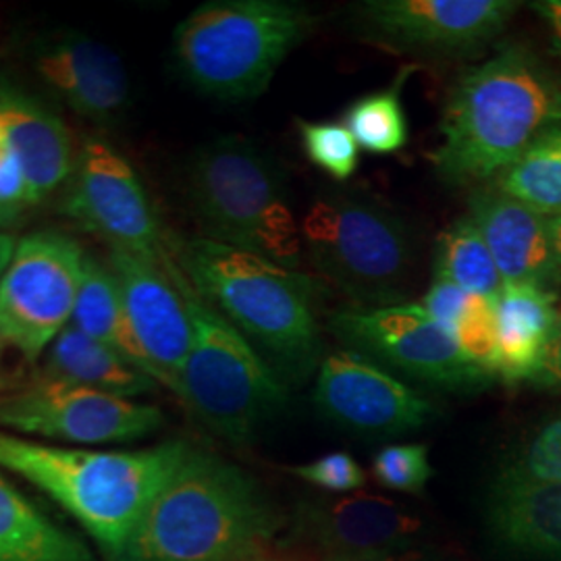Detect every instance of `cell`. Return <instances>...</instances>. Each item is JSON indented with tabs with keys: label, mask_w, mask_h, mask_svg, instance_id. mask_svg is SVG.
<instances>
[{
	"label": "cell",
	"mask_w": 561,
	"mask_h": 561,
	"mask_svg": "<svg viewBox=\"0 0 561 561\" xmlns=\"http://www.w3.org/2000/svg\"><path fill=\"white\" fill-rule=\"evenodd\" d=\"M2 350H4V343L0 340V393L7 391V389H4V373H2Z\"/></svg>",
	"instance_id": "f35d334b"
},
{
	"label": "cell",
	"mask_w": 561,
	"mask_h": 561,
	"mask_svg": "<svg viewBox=\"0 0 561 561\" xmlns=\"http://www.w3.org/2000/svg\"><path fill=\"white\" fill-rule=\"evenodd\" d=\"M185 198L202 238L298 266L304 243L287 171L256 141L221 136L201 146L187 161Z\"/></svg>",
	"instance_id": "5b68a950"
},
{
	"label": "cell",
	"mask_w": 561,
	"mask_h": 561,
	"mask_svg": "<svg viewBox=\"0 0 561 561\" xmlns=\"http://www.w3.org/2000/svg\"><path fill=\"white\" fill-rule=\"evenodd\" d=\"M491 522L507 545L561 558V482L503 472L491 495Z\"/></svg>",
	"instance_id": "44dd1931"
},
{
	"label": "cell",
	"mask_w": 561,
	"mask_h": 561,
	"mask_svg": "<svg viewBox=\"0 0 561 561\" xmlns=\"http://www.w3.org/2000/svg\"><path fill=\"white\" fill-rule=\"evenodd\" d=\"M426 551L421 547H400L387 551H370V553H356V556H335L324 558V561H424Z\"/></svg>",
	"instance_id": "e575fe53"
},
{
	"label": "cell",
	"mask_w": 561,
	"mask_h": 561,
	"mask_svg": "<svg viewBox=\"0 0 561 561\" xmlns=\"http://www.w3.org/2000/svg\"><path fill=\"white\" fill-rule=\"evenodd\" d=\"M275 528L256 482L192 447L113 561H252Z\"/></svg>",
	"instance_id": "3957f363"
},
{
	"label": "cell",
	"mask_w": 561,
	"mask_h": 561,
	"mask_svg": "<svg viewBox=\"0 0 561 561\" xmlns=\"http://www.w3.org/2000/svg\"><path fill=\"white\" fill-rule=\"evenodd\" d=\"M162 422L157 405L38 377L0 393V428L36 442L76 447L140 442L154 435Z\"/></svg>",
	"instance_id": "30bf717a"
},
{
	"label": "cell",
	"mask_w": 561,
	"mask_h": 561,
	"mask_svg": "<svg viewBox=\"0 0 561 561\" xmlns=\"http://www.w3.org/2000/svg\"><path fill=\"white\" fill-rule=\"evenodd\" d=\"M140 343L148 377L175 393L192 347V321L181 291L178 262H157L123 250L106 259Z\"/></svg>",
	"instance_id": "5bb4252c"
},
{
	"label": "cell",
	"mask_w": 561,
	"mask_h": 561,
	"mask_svg": "<svg viewBox=\"0 0 561 561\" xmlns=\"http://www.w3.org/2000/svg\"><path fill=\"white\" fill-rule=\"evenodd\" d=\"M30 60L46 90L81 119L113 127L123 117L129 73L104 42L60 30L34 42Z\"/></svg>",
	"instance_id": "2e32d148"
},
{
	"label": "cell",
	"mask_w": 561,
	"mask_h": 561,
	"mask_svg": "<svg viewBox=\"0 0 561 561\" xmlns=\"http://www.w3.org/2000/svg\"><path fill=\"white\" fill-rule=\"evenodd\" d=\"M304 482H310L329 493H352L366 484V472L354 456L331 451L317 460L287 468Z\"/></svg>",
	"instance_id": "4dcf8cb0"
},
{
	"label": "cell",
	"mask_w": 561,
	"mask_h": 561,
	"mask_svg": "<svg viewBox=\"0 0 561 561\" xmlns=\"http://www.w3.org/2000/svg\"><path fill=\"white\" fill-rule=\"evenodd\" d=\"M180 266L192 287L259 350L283 381H306L319 370V280L206 238L183 243Z\"/></svg>",
	"instance_id": "277c9868"
},
{
	"label": "cell",
	"mask_w": 561,
	"mask_h": 561,
	"mask_svg": "<svg viewBox=\"0 0 561 561\" xmlns=\"http://www.w3.org/2000/svg\"><path fill=\"white\" fill-rule=\"evenodd\" d=\"M533 382L539 385V387L561 391V324L560 329L556 331L553 340L549 343V347H547V354H545L541 370H539V375L533 379Z\"/></svg>",
	"instance_id": "836d02e7"
},
{
	"label": "cell",
	"mask_w": 561,
	"mask_h": 561,
	"mask_svg": "<svg viewBox=\"0 0 561 561\" xmlns=\"http://www.w3.org/2000/svg\"><path fill=\"white\" fill-rule=\"evenodd\" d=\"M300 233L312 266L364 308L393 306L414 273L412 225L375 196L321 192L304 213Z\"/></svg>",
	"instance_id": "ba28073f"
},
{
	"label": "cell",
	"mask_w": 561,
	"mask_h": 561,
	"mask_svg": "<svg viewBox=\"0 0 561 561\" xmlns=\"http://www.w3.org/2000/svg\"><path fill=\"white\" fill-rule=\"evenodd\" d=\"M435 277L456 283L468 294L497 296L503 279L484 238L466 215L451 222L437 241Z\"/></svg>",
	"instance_id": "4316f807"
},
{
	"label": "cell",
	"mask_w": 561,
	"mask_h": 561,
	"mask_svg": "<svg viewBox=\"0 0 561 561\" xmlns=\"http://www.w3.org/2000/svg\"><path fill=\"white\" fill-rule=\"evenodd\" d=\"M551 259H553V291L561 294V215L549 217Z\"/></svg>",
	"instance_id": "8d00e7d4"
},
{
	"label": "cell",
	"mask_w": 561,
	"mask_h": 561,
	"mask_svg": "<svg viewBox=\"0 0 561 561\" xmlns=\"http://www.w3.org/2000/svg\"><path fill=\"white\" fill-rule=\"evenodd\" d=\"M561 127V76L520 44H503L451 85L431 161L449 185L497 180Z\"/></svg>",
	"instance_id": "6da1fadb"
},
{
	"label": "cell",
	"mask_w": 561,
	"mask_h": 561,
	"mask_svg": "<svg viewBox=\"0 0 561 561\" xmlns=\"http://www.w3.org/2000/svg\"><path fill=\"white\" fill-rule=\"evenodd\" d=\"M491 185L545 217L561 215V127L535 141Z\"/></svg>",
	"instance_id": "484cf974"
},
{
	"label": "cell",
	"mask_w": 561,
	"mask_h": 561,
	"mask_svg": "<svg viewBox=\"0 0 561 561\" xmlns=\"http://www.w3.org/2000/svg\"><path fill=\"white\" fill-rule=\"evenodd\" d=\"M62 213L111 250L167 262V241L138 171L111 144L88 136L62 196Z\"/></svg>",
	"instance_id": "7c38bea8"
},
{
	"label": "cell",
	"mask_w": 561,
	"mask_h": 561,
	"mask_svg": "<svg viewBox=\"0 0 561 561\" xmlns=\"http://www.w3.org/2000/svg\"><path fill=\"white\" fill-rule=\"evenodd\" d=\"M71 324L92 340L101 341L146 373L140 343L121 298L119 283L106 262L85 256V271ZM148 375V373H146ZM152 379V377H150Z\"/></svg>",
	"instance_id": "cb8c5ba5"
},
{
	"label": "cell",
	"mask_w": 561,
	"mask_h": 561,
	"mask_svg": "<svg viewBox=\"0 0 561 561\" xmlns=\"http://www.w3.org/2000/svg\"><path fill=\"white\" fill-rule=\"evenodd\" d=\"M497 377L507 382L533 381L560 329L558 294L537 283L505 280L497 294Z\"/></svg>",
	"instance_id": "ffe728a7"
},
{
	"label": "cell",
	"mask_w": 561,
	"mask_h": 561,
	"mask_svg": "<svg viewBox=\"0 0 561 561\" xmlns=\"http://www.w3.org/2000/svg\"><path fill=\"white\" fill-rule=\"evenodd\" d=\"M0 134L20 159L34 204L71 180L80 148L59 115L36 96L0 88Z\"/></svg>",
	"instance_id": "d6986e66"
},
{
	"label": "cell",
	"mask_w": 561,
	"mask_h": 561,
	"mask_svg": "<svg viewBox=\"0 0 561 561\" xmlns=\"http://www.w3.org/2000/svg\"><path fill=\"white\" fill-rule=\"evenodd\" d=\"M329 329L354 352L431 387L470 391L491 381L463 358L456 337L433 321L421 304L343 308L329 317Z\"/></svg>",
	"instance_id": "8fae6325"
},
{
	"label": "cell",
	"mask_w": 561,
	"mask_h": 561,
	"mask_svg": "<svg viewBox=\"0 0 561 561\" xmlns=\"http://www.w3.org/2000/svg\"><path fill=\"white\" fill-rule=\"evenodd\" d=\"M0 561H92V553L0 474Z\"/></svg>",
	"instance_id": "603a6c76"
},
{
	"label": "cell",
	"mask_w": 561,
	"mask_h": 561,
	"mask_svg": "<svg viewBox=\"0 0 561 561\" xmlns=\"http://www.w3.org/2000/svg\"><path fill=\"white\" fill-rule=\"evenodd\" d=\"M373 474L377 482L389 491L421 495L426 484L435 477L428 458V445H385L373 458Z\"/></svg>",
	"instance_id": "f546056e"
},
{
	"label": "cell",
	"mask_w": 561,
	"mask_h": 561,
	"mask_svg": "<svg viewBox=\"0 0 561 561\" xmlns=\"http://www.w3.org/2000/svg\"><path fill=\"white\" fill-rule=\"evenodd\" d=\"M314 23L312 11L300 2L210 0L178 25L173 59L181 78L204 96L254 101Z\"/></svg>",
	"instance_id": "8992f818"
},
{
	"label": "cell",
	"mask_w": 561,
	"mask_h": 561,
	"mask_svg": "<svg viewBox=\"0 0 561 561\" xmlns=\"http://www.w3.org/2000/svg\"><path fill=\"white\" fill-rule=\"evenodd\" d=\"M463 358L486 377H497L500 358V321L497 296L470 294L454 331Z\"/></svg>",
	"instance_id": "f1b7e54d"
},
{
	"label": "cell",
	"mask_w": 561,
	"mask_h": 561,
	"mask_svg": "<svg viewBox=\"0 0 561 561\" xmlns=\"http://www.w3.org/2000/svg\"><path fill=\"white\" fill-rule=\"evenodd\" d=\"M516 9L512 0H366L354 4V18L398 50L454 57L497 38Z\"/></svg>",
	"instance_id": "4fadbf2b"
},
{
	"label": "cell",
	"mask_w": 561,
	"mask_h": 561,
	"mask_svg": "<svg viewBox=\"0 0 561 561\" xmlns=\"http://www.w3.org/2000/svg\"><path fill=\"white\" fill-rule=\"evenodd\" d=\"M301 150L331 180H352L360 164V146L350 129L337 121H296Z\"/></svg>",
	"instance_id": "83f0119b"
},
{
	"label": "cell",
	"mask_w": 561,
	"mask_h": 561,
	"mask_svg": "<svg viewBox=\"0 0 561 561\" xmlns=\"http://www.w3.org/2000/svg\"><path fill=\"white\" fill-rule=\"evenodd\" d=\"M424 561H454L449 560V558H442V556H435V553H426V558Z\"/></svg>",
	"instance_id": "ab89813d"
},
{
	"label": "cell",
	"mask_w": 561,
	"mask_h": 561,
	"mask_svg": "<svg viewBox=\"0 0 561 561\" xmlns=\"http://www.w3.org/2000/svg\"><path fill=\"white\" fill-rule=\"evenodd\" d=\"M296 528L304 541L335 558L414 547L422 522L391 500L350 495L301 505Z\"/></svg>",
	"instance_id": "e0dca14e"
},
{
	"label": "cell",
	"mask_w": 561,
	"mask_h": 561,
	"mask_svg": "<svg viewBox=\"0 0 561 561\" xmlns=\"http://www.w3.org/2000/svg\"><path fill=\"white\" fill-rule=\"evenodd\" d=\"M38 379L85 387L115 398L134 400L159 382L101 341L67 324L42 358Z\"/></svg>",
	"instance_id": "7402d4cb"
},
{
	"label": "cell",
	"mask_w": 561,
	"mask_h": 561,
	"mask_svg": "<svg viewBox=\"0 0 561 561\" xmlns=\"http://www.w3.org/2000/svg\"><path fill=\"white\" fill-rule=\"evenodd\" d=\"M416 69V65H403L398 78L387 88L370 92L345 108L343 125L362 150L373 154H393L408 144V119L401 96L405 81Z\"/></svg>",
	"instance_id": "d4e9b609"
},
{
	"label": "cell",
	"mask_w": 561,
	"mask_h": 561,
	"mask_svg": "<svg viewBox=\"0 0 561 561\" xmlns=\"http://www.w3.org/2000/svg\"><path fill=\"white\" fill-rule=\"evenodd\" d=\"M312 400L327 421L368 435H403L435 416V405L416 389L354 350L321 362Z\"/></svg>",
	"instance_id": "9a60e30c"
},
{
	"label": "cell",
	"mask_w": 561,
	"mask_h": 561,
	"mask_svg": "<svg viewBox=\"0 0 561 561\" xmlns=\"http://www.w3.org/2000/svg\"><path fill=\"white\" fill-rule=\"evenodd\" d=\"M468 217L479 227L503 283L526 280L553 291L549 217L493 185L474 190L468 198Z\"/></svg>",
	"instance_id": "ac0fdd59"
},
{
	"label": "cell",
	"mask_w": 561,
	"mask_h": 561,
	"mask_svg": "<svg viewBox=\"0 0 561 561\" xmlns=\"http://www.w3.org/2000/svg\"><path fill=\"white\" fill-rule=\"evenodd\" d=\"M15 240H13V236L11 233H7V231H0V277L4 275V271H7V266H9V262L13 259V252H15Z\"/></svg>",
	"instance_id": "74e56055"
},
{
	"label": "cell",
	"mask_w": 561,
	"mask_h": 561,
	"mask_svg": "<svg viewBox=\"0 0 561 561\" xmlns=\"http://www.w3.org/2000/svg\"><path fill=\"white\" fill-rule=\"evenodd\" d=\"M530 9L541 18L547 32H549V41H551L553 50L561 57V0L533 2Z\"/></svg>",
	"instance_id": "d590c367"
},
{
	"label": "cell",
	"mask_w": 561,
	"mask_h": 561,
	"mask_svg": "<svg viewBox=\"0 0 561 561\" xmlns=\"http://www.w3.org/2000/svg\"><path fill=\"white\" fill-rule=\"evenodd\" d=\"M192 321V347L175 396L198 421L229 443H250L289 403L287 387L259 350L217 312L181 271Z\"/></svg>",
	"instance_id": "52a82bcc"
},
{
	"label": "cell",
	"mask_w": 561,
	"mask_h": 561,
	"mask_svg": "<svg viewBox=\"0 0 561 561\" xmlns=\"http://www.w3.org/2000/svg\"><path fill=\"white\" fill-rule=\"evenodd\" d=\"M468 298H470V294L463 291L456 283L433 275V280L422 298L421 306L433 321L454 335L456 324L460 321L461 312L468 304Z\"/></svg>",
	"instance_id": "d6a6232c"
},
{
	"label": "cell",
	"mask_w": 561,
	"mask_h": 561,
	"mask_svg": "<svg viewBox=\"0 0 561 561\" xmlns=\"http://www.w3.org/2000/svg\"><path fill=\"white\" fill-rule=\"evenodd\" d=\"M252 561H273V560H264V558H262V556H261V558H256V560H252Z\"/></svg>",
	"instance_id": "60d3db41"
},
{
	"label": "cell",
	"mask_w": 561,
	"mask_h": 561,
	"mask_svg": "<svg viewBox=\"0 0 561 561\" xmlns=\"http://www.w3.org/2000/svg\"><path fill=\"white\" fill-rule=\"evenodd\" d=\"M510 470L533 481L561 482V419L542 426L518 466Z\"/></svg>",
	"instance_id": "1f68e13d"
},
{
	"label": "cell",
	"mask_w": 561,
	"mask_h": 561,
	"mask_svg": "<svg viewBox=\"0 0 561 561\" xmlns=\"http://www.w3.org/2000/svg\"><path fill=\"white\" fill-rule=\"evenodd\" d=\"M190 449L185 442H169L104 451L36 442L0 428V468L59 503L111 560L119 556Z\"/></svg>",
	"instance_id": "7a4b0ae2"
},
{
	"label": "cell",
	"mask_w": 561,
	"mask_h": 561,
	"mask_svg": "<svg viewBox=\"0 0 561 561\" xmlns=\"http://www.w3.org/2000/svg\"><path fill=\"white\" fill-rule=\"evenodd\" d=\"M85 271L80 243L59 231L18 241L0 277V340L32 364L71 324Z\"/></svg>",
	"instance_id": "9c48e42d"
}]
</instances>
